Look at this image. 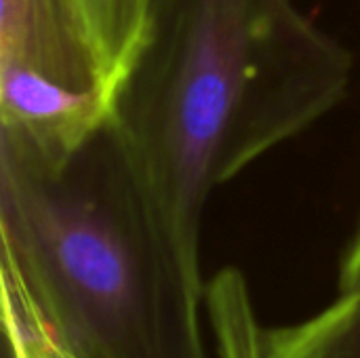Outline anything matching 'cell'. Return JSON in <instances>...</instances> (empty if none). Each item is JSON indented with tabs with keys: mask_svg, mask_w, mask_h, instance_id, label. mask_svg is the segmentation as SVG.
<instances>
[{
	"mask_svg": "<svg viewBox=\"0 0 360 358\" xmlns=\"http://www.w3.org/2000/svg\"><path fill=\"white\" fill-rule=\"evenodd\" d=\"M352 76V53L293 0H150L110 118L200 249L213 192L333 112Z\"/></svg>",
	"mask_w": 360,
	"mask_h": 358,
	"instance_id": "cell-1",
	"label": "cell"
},
{
	"mask_svg": "<svg viewBox=\"0 0 360 358\" xmlns=\"http://www.w3.org/2000/svg\"><path fill=\"white\" fill-rule=\"evenodd\" d=\"M2 287L70 358H209L200 249L108 118L61 154L0 135Z\"/></svg>",
	"mask_w": 360,
	"mask_h": 358,
	"instance_id": "cell-2",
	"label": "cell"
},
{
	"mask_svg": "<svg viewBox=\"0 0 360 358\" xmlns=\"http://www.w3.org/2000/svg\"><path fill=\"white\" fill-rule=\"evenodd\" d=\"M116 84L76 0H2V137L68 152L110 118Z\"/></svg>",
	"mask_w": 360,
	"mask_h": 358,
	"instance_id": "cell-3",
	"label": "cell"
},
{
	"mask_svg": "<svg viewBox=\"0 0 360 358\" xmlns=\"http://www.w3.org/2000/svg\"><path fill=\"white\" fill-rule=\"evenodd\" d=\"M205 306L221 358H264V329L257 325L240 270L226 268L207 283Z\"/></svg>",
	"mask_w": 360,
	"mask_h": 358,
	"instance_id": "cell-4",
	"label": "cell"
},
{
	"mask_svg": "<svg viewBox=\"0 0 360 358\" xmlns=\"http://www.w3.org/2000/svg\"><path fill=\"white\" fill-rule=\"evenodd\" d=\"M105 61L120 78L146 25L150 0H76Z\"/></svg>",
	"mask_w": 360,
	"mask_h": 358,
	"instance_id": "cell-5",
	"label": "cell"
},
{
	"mask_svg": "<svg viewBox=\"0 0 360 358\" xmlns=\"http://www.w3.org/2000/svg\"><path fill=\"white\" fill-rule=\"evenodd\" d=\"M4 323L15 358H70L30 314L21 300L4 287Z\"/></svg>",
	"mask_w": 360,
	"mask_h": 358,
	"instance_id": "cell-6",
	"label": "cell"
},
{
	"mask_svg": "<svg viewBox=\"0 0 360 358\" xmlns=\"http://www.w3.org/2000/svg\"><path fill=\"white\" fill-rule=\"evenodd\" d=\"M360 291V219L340 266V293Z\"/></svg>",
	"mask_w": 360,
	"mask_h": 358,
	"instance_id": "cell-7",
	"label": "cell"
}]
</instances>
